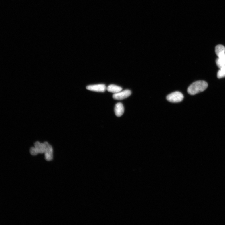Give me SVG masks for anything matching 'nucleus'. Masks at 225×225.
<instances>
[{
  "instance_id": "obj_1",
  "label": "nucleus",
  "mask_w": 225,
  "mask_h": 225,
  "mask_svg": "<svg viewBox=\"0 0 225 225\" xmlns=\"http://www.w3.org/2000/svg\"><path fill=\"white\" fill-rule=\"evenodd\" d=\"M208 86L207 83L205 81L200 80L192 83L188 89V92L191 95L203 92Z\"/></svg>"
},
{
  "instance_id": "obj_2",
  "label": "nucleus",
  "mask_w": 225,
  "mask_h": 225,
  "mask_svg": "<svg viewBox=\"0 0 225 225\" xmlns=\"http://www.w3.org/2000/svg\"><path fill=\"white\" fill-rule=\"evenodd\" d=\"M46 147V142L41 143L37 141L34 143V147L31 148L30 154L32 155H36L39 154L44 153Z\"/></svg>"
},
{
  "instance_id": "obj_3",
  "label": "nucleus",
  "mask_w": 225,
  "mask_h": 225,
  "mask_svg": "<svg viewBox=\"0 0 225 225\" xmlns=\"http://www.w3.org/2000/svg\"><path fill=\"white\" fill-rule=\"evenodd\" d=\"M182 94L179 91H175L168 95L166 99L167 100L172 103H179L181 102L184 99Z\"/></svg>"
},
{
  "instance_id": "obj_4",
  "label": "nucleus",
  "mask_w": 225,
  "mask_h": 225,
  "mask_svg": "<svg viewBox=\"0 0 225 225\" xmlns=\"http://www.w3.org/2000/svg\"><path fill=\"white\" fill-rule=\"evenodd\" d=\"M131 91L129 90H126L114 94L113 95V98L115 100H121L126 98L131 95Z\"/></svg>"
},
{
  "instance_id": "obj_5",
  "label": "nucleus",
  "mask_w": 225,
  "mask_h": 225,
  "mask_svg": "<svg viewBox=\"0 0 225 225\" xmlns=\"http://www.w3.org/2000/svg\"><path fill=\"white\" fill-rule=\"evenodd\" d=\"M86 89L88 90L95 92H103L106 90V87L105 84H99L88 86Z\"/></svg>"
},
{
  "instance_id": "obj_6",
  "label": "nucleus",
  "mask_w": 225,
  "mask_h": 225,
  "mask_svg": "<svg viewBox=\"0 0 225 225\" xmlns=\"http://www.w3.org/2000/svg\"><path fill=\"white\" fill-rule=\"evenodd\" d=\"M46 147L44 153L45 159L47 161H50L53 159V149L51 145L46 142Z\"/></svg>"
},
{
  "instance_id": "obj_7",
  "label": "nucleus",
  "mask_w": 225,
  "mask_h": 225,
  "mask_svg": "<svg viewBox=\"0 0 225 225\" xmlns=\"http://www.w3.org/2000/svg\"><path fill=\"white\" fill-rule=\"evenodd\" d=\"M115 113L116 116L119 117L122 116L124 112V108L121 103H117L115 106Z\"/></svg>"
},
{
  "instance_id": "obj_8",
  "label": "nucleus",
  "mask_w": 225,
  "mask_h": 225,
  "mask_svg": "<svg viewBox=\"0 0 225 225\" xmlns=\"http://www.w3.org/2000/svg\"><path fill=\"white\" fill-rule=\"evenodd\" d=\"M106 90L109 92L114 94L118 93L122 90L121 87L115 84H110L106 88Z\"/></svg>"
},
{
  "instance_id": "obj_9",
  "label": "nucleus",
  "mask_w": 225,
  "mask_h": 225,
  "mask_svg": "<svg viewBox=\"0 0 225 225\" xmlns=\"http://www.w3.org/2000/svg\"><path fill=\"white\" fill-rule=\"evenodd\" d=\"M225 48L222 45H218L215 48V52L218 56L221 54L225 53Z\"/></svg>"
},
{
  "instance_id": "obj_10",
  "label": "nucleus",
  "mask_w": 225,
  "mask_h": 225,
  "mask_svg": "<svg viewBox=\"0 0 225 225\" xmlns=\"http://www.w3.org/2000/svg\"><path fill=\"white\" fill-rule=\"evenodd\" d=\"M218 67L220 68L225 66V58H218L216 61Z\"/></svg>"
},
{
  "instance_id": "obj_11",
  "label": "nucleus",
  "mask_w": 225,
  "mask_h": 225,
  "mask_svg": "<svg viewBox=\"0 0 225 225\" xmlns=\"http://www.w3.org/2000/svg\"><path fill=\"white\" fill-rule=\"evenodd\" d=\"M221 69L218 71L217 73V77L220 79L225 77V66L220 68Z\"/></svg>"
}]
</instances>
